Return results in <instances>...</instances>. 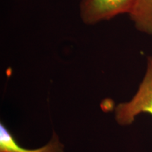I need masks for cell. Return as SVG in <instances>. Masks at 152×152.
<instances>
[{"label":"cell","instance_id":"cell-3","mask_svg":"<svg viewBox=\"0 0 152 152\" xmlns=\"http://www.w3.org/2000/svg\"><path fill=\"white\" fill-rule=\"evenodd\" d=\"M0 152H63V146L56 134L45 147L28 149L19 145L16 139L2 123L0 124Z\"/></svg>","mask_w":152,"mask_h":152},{"label":"cell","instance_id":"cell-2","mask_svg":"<svg viewBox=\"0 0 152 152\" xmlns=\"http://www.w3.org/2000/svg\"><path fill=\"white\" fill-rule=\"evenodd\" d=\"M137 0H80L79 14L82 22L93 26L119 15L130 14Z\"/></svg>","mask_w":152,"mask_h":152},{"label":"cell","instance_id":"cell-4","mask_svg":"<svg viewBox=\"0 0 152 152\" xmlns=\"http://www.w3.org/2000/svg\"><path fill=\"white\" fill-rule=\"evenodd\" d=\"M129 16L138 31L152 35V0H137Z\"/></svg>","mask_w":152,"mask_h":152},{"label":"cell","instance_id":"cell-1","mask_svg":"<svg viewBox=\"0 0 152 152\" xmlns=\"http://www.w3.org/2000/svg\"><path fill=\"white\" fill-rule=\"evenodd\" d=\"M141 113L152 115V56L147 57V69L136 94L115 108V119L120 125H129Z\"/></svg>","mask_w":152,"mask_h":152}]
</instances>
